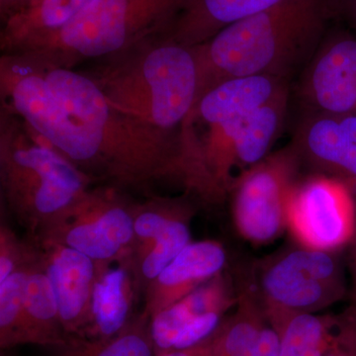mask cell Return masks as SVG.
Here are the masks:
<instances>
[{"mask_svg": "<svg viewBox=\"0 0 356 356\" xmlns=\"http://www.w3.org/2000/svg\"><path fill=\"white\" fill-rule=\"evenodd\" d=\"M42 259L57 297L60 320L69 337H83L92 318L93 299L102 267L74 248L39 243Z\"/></svg>", "mask_w": 356, "mask_h": 356, "instance_id": "cell-14", "label": "cell"}, {"mask_svg": "<svg viewBox=\"0 0 356 356\" xmlns=\"http://www.w3.org/2000/svg\"><path fill=\"white\" fill-rule=\"evenodd\" d=\"M289 90L247 115L209 129L199 145L208 175L226 197L236 180L266 159L277 139L286 117Z\"/></svg>", "mask_w": 356, "mask_h": 356, "instance_id": "cell-9", "label": "cell"}, {"mask_svg": "<svg viewBox=\"0 0 356 356\" xmlns=\"http://www.w3.org/2000/svg\"><path fill=\"white\" fill-rule=\"evenodd\" d=\"M95 0H36L4 21L3 48L17 49L62 29Z\"/></svg>", "mask_w": 356, "mask_h": 356, "instance_id": "cell-21", "label": "cell"}, {"mask_svg": "<svg viewBox=\"0 0 356 356\" xmlns=\"http://www.w3.org/2000/svg\"><path fill=\"white\" fill-rule=\"evenodd\" d=\"M283 0H189L166 36L188 47L206 43L224 28Z\"/></svg>", "mask_w": 356, "mask_h": 356, "instance_id": "cell-19", "label": "cell"}, {"mask_svg": "<svg viewBox=\"0 0 356 356\" xmlns=\"http://www.w3.org/2000/svg\"><path fill=\"white\" fill-rule=\"evenodd\" d=\"M334 252L298 245L262 264L252 288L278 332L294 316L318 313L343 296V269Z\"/></svg>", "mask_w": 356, "mask_h": 356, "instance_id": "cell-6", "label": "cell"}, {"mask_svg": "<svg viewBox=\"0 0 356 356\" xmlns=\"http://www.w3.org/2000/svg\"><path fill=\"white\" fill-rule=\"evenodd\" d=\"M163 38L132 72L102 90L115 108L187 143V121L199 95L195 48Z\"/></svg>", "mask_w": 356, "mask_h": 356, "instance_id": "cell-3", "label": "cell"}, {"mask_svg": "<svg viewBox=\"0 0 356 356\" xmlns=\"http://www.w3.org/2000/svg\"><path fill=\"white\" fill-rule=\"evenodd\" d=\"M191 218H184L172 225L159 236L149 248L146 254L132 261L135 277L140 284L149 286L177 257L187 245L191 243Z\"/></svg>", "mask_w": 356, "mask_h": 356, "instance_id": "cell-27", "label": "cell"}, {"mask_svg": "<svg viewBox=\"0 0 356 356\" xmlns=\"http://www.w3.org/2000/svg\"><path fill=\"white\" fill-rule=\"evenodd\" d=\"M24 313L30 344L57 348L67 341L69 336L63 327L57 297L47 273L42 254L33 266L28 280Z\"/></svg>", "mask_w": 356, "mask_h": 356, "instance_id": "cell-22", "label": "cell"}, {"mask_svg": "<svg viewBox=\"0 0 356 356\" xmlns=\"http://www.w3.org/2000/svg\"><path fill=\"white\" fill-rule=\"evenodd\" d=\"M301 159L292 145L250 168L236 180L232 214L236 231L255 245L273 242L287 229V207Z\"/></svg>", "mask_w": 356, "mask_h": 356, "instance_id": "cell-7", "label": "cell"}, {"mask_svg": "<svg viewBox=\"0 0 356 356\" xmlns=\"http://www.w3.org/2000/svg\"><path fill=\"white\" fill-rule=\"evenodd\" d=\"M228 254L221 243L191 242L147 287L145 313L153 318L222 273Z\"/></svg>", "mask_w": 356, "mask_h": 356, "instance_id": "cell-16", "label": "cell"}, {"mask_svg": "<svg viewBox=\"0 0 356 356\" xmlns=\"http://www.w3.org/2000/svg\"><path fill=\"white\" fill-rule=\"evenodd\" d=\"M287 229L300 247L336 252L353 240L356 204L341 178L318 175L297 182L287 207Z\"/></svg>", "mask_w": 356, "mask_h": 356, "instance_id": "cell-10", "label": "cell"}, {"mask_svg": "<svg viewBox=\"0 0 356 356\" xmlns=\"http://www.w3.org/2000/svg\"><path fill=\"white\" fill-rule=\"evenodd\" d=\"M136 208L108 192H88L37 236L38 243L65 245L102 267L132 254Z\"/></svg>", "mask_w": 356, "mask_h": 356, "instance_id": "cell-8", "label": "cell"}, {"mask_svg": "<svg viewBox=\"0 0 356 356\" xmlns=\"http://www.w3.org/2000/svg\"><path fill=\"white\" fill-rule=\"evenodd\" d=\"M243 356H280V334L271 323L266 325L254 348Z\"/></svg>", "mask_w": 356, "mask_h": 356, "instance_id": "cell-29", "label": "cell"}, {"mask_svg": "<svg viewBox=\"0 0 356 356\" xmlns=\"http://www.w3.org/2000/svg\"><path fill=\"white\" fill-rule=\"evenodd\" d=\"M11 96L18 113L56 151L74 165L96 172L102 143L67 111L51 92L44 76L27 72L15 81Z\"/></svg>", "mask_w": 356, "mask_h": 356, "instance_id": "cell-11", "label": "cell"}, {"mask_svg": "<svg viewBox=\"0 0 356 356\" xmlns=\"http://www.w3.org/2000/svg\"><path fill=\"white\" fill-rule=\"evenodd\" d=\"M156 356H212L209 339L186 350H172Z\"/></svg>", "mask_w": 356, "mask_h": 356, "instance_id": "cell-31", "label": "cell"}, {"mask_svg": "<svg viewBox=\"0 0 356 356\" xmlns=\"http://www.w3.org/2000/svg\"><path fill=\"white\" fill-rule=\"evenodd\" d=\"M236 307L235 313L225 318L209 339L212 356L247 355L270 323L252 286L243 288L242 292L238 293Z\"/></svg>", "mask_w": 356, "mask_h": 356, "instance_id": "cell-23", "label": "cell"}, {"mask_svg": "<svg viewBox=\"0 0 356 356\" xmlns=\"http://www.w3.org/2000/svg\"><path fill=\"white\" fill-rule=\"evenodd\" d=\"M36 0H0V11H1V19L6 20L7 18L19 13L25 7L30 6Z\"/></svg>", "mask_w": 356, "mask_h": 356, "instance_id": "cell-30", "label": "cell"}, {"mask_svg": "<svg viewBox=\"0 0 356 356\" xmlns=\"http://www.w3.org/2000/svg\"><path fill=\"white\" fill-rule=\"evenodd\" d=\"M339 15V0H283L224 28L194 47L199 96L235 77L271 76L289 81L315 55Z\"/></svg>", "mask_w": 356, "mask_h": 356, "instance_id": "cell-1", "label": "cell"}, {"mask_svg": "<svg viewBox=\"0 0 356 356\" xmlns=\"http://www.w3.org/2000/svg\"><path fill=\"white\" fill-rule=\"evenodd\" d=\"M44 79L67 111L102 142L96 172L123 184L168 178L191 191L194 168L184 140L115 108L104 91L86 76L58 67Z\"/></svg>", "mask_w": 356, "mask_h": 356, "instance_id": "cell-2", "label": "cell"}, {"mask_svg": "<svg viewBox=\"0 0 356 356\" xmlns=\"http://www.w3.org/2000/svg\"><path fill=\"white\" fill-rule=\"evenodd\" d=\"M1 181L11 210L37 238L83 197L89 179L56 149L3 142Z\"/></svg>", "mask_w": 356, "mask_h": 356, "instance_id": "cell-5", "label": "cell"}, {"mask_svg": "<svg viewBox=\"0 0 356 356\" xmlns=\"http://www.w3.org/2000/svg\"><path fill=\"white\" fill-rule=\"evenodd\" d=\"M193 211L180 201H161L136 208L134 218L132 261L146 254L154 241L172 225L184 218H191Z\"/></svg>", "mask_w": 356, "mask_h": 356, "instance_id": "cell-26", "label": "cell"}, {"mask_svg": "<svg viewBox=\"0 0 356 356\" xmlns=\"http://www.w3.org/2000/svg\"><path fill=\"white\" fill-rule=\"evenodd\" d=\"M353 241H355V248H353V268H355V281H356V233L355 238H353ZM355 287H356V283H355Z\"/></svg>", "mask_w": 356, "mask_h": 356, "instance_id": "cell-33", "label": "cell"}, {"mask_svg": "<svg viewBox=\"0 0 356 356\" xmlns=\"http://www.w3.org/2000/svg\"><path fill=\"white\" fill-rule=\"evenodd\" d=\"M292 146L301 163L356 180V115L307 112Z\"/></svg>", "mask_w": 356, "mask_h": 356, "instance_id": "cell-15", "label": "cell"}, {"mask_svg": "<svg viewBox=\"0 0 356 356\" xmlns=\"http://www.w3.org/2000/svg\"><path fill=\"white\" fill-rule=\"evenodd\" d=\"M189 0H95L62 29L21 47L24 53L102 57L165 35Z\"/></svg>", "mask_w": 356, "mask_h": 356, "instance_id": "cell-4", "label": "cell"}, {"mask_svg": "<svg viewBox=\"0 0 356 356\" xmlns=\"http://www.w3.org/2000/svg\"><path fill=\"white\" fill-rule=\"evenodd\" d=\"M280 334V356H356V310L294 316Z\"/></svg>", "mask_w": 356, "mask_h": 356, "instance_id": "cell-17", "label": "cell"}, {"mask_svg": "<svg viewBox=\"0 0 356 356\" xmlns=\"http://www.w3.org/2000/svg\"><path fill=\"white\" fill-rule=\"evenodd\" d=\"M40 248L26 245L6 225L0 228V283L13 273L18 267L33 261L39 254Z\"/></svg>", "mask_w": 356, "mask_h": 356, "instance_id": "cell-28", "label": "cell"}, {"mask_svg": "<svg viewBox=\"0 0 356 356\" xmlns=\"http://www.w3.org/2000/svg\"><path fill=\"white\" fill-rule=\"evenodd\" d=\"M229 276L224 273L204 283L184 299L151 318L156 355L186 350L209 339L238 303Z\"/></svg>", "mask_w": 356, "mask_h": 356, "instance_id": "cell-12", "label": "cell"}, {"mask_svg": "<svg viewBox=\"0 0 356 356\" xmlns=\"http://www.w3.org/2000/svg\"><path fill=\"white\" fill-rule=\"evenodd\" d=\"M33 261L18 267L3 282L0 283V348L9 350L20 344H30L26 329L24 302L26 287L33 266Z\"/></svg>", "mask_w": 356, "mask_h": 356, "instance_id": "cell-25", "label": "cell"}, {"mask_svg": "<svg viewBox=\"0 0 356 356\" xmlns=\"http://www.w3.org/2000/svg\"><path fill=\"white\" fill-rule=\"evenodd\" d=\"M128 259L117 268L109 267L100 276L95 287L92 318L83 337L108 339L118 334L133 318L132 276Z\"/></svg>", "mask_w": 356, "mask_h": 356, "instance_id": "cell-20", "label": "cell"}, {"mask_svg": "<svg viewBox=\"0 0 356 356\" xmlns=\"http://www.w3.org/2000/svg\"><path fill=\"white\" fill-rule=\"evenodd\" d=\"M53 348V356H156L151 317L144 311L108 339L72 336L64 344Z\"/></svg>", "mask_w": 356, "mask_h": 356, "instance_id": "cell-24", "label": "cell"}, {"mask_svg": "<svg viewBox=\"0 0 356 356\" xmlns=\"http://www.w3.org/2000/svg\"><path fill=\"white\" fill-rule=\"evenodd\" d=\"M299 96L307 112L356 115V34L327 31L304 69Z\"/></svg>", "mask_w": 356, "mask_h": 356, "instance_id": "cell-13", "label": "cell"}, {"mask_svg": "<svg viewBox=\"0 0 356 356\" xmlns=\"http://www.w3.org/2000/svg\"><path fill=\"white\" fill-rule=\"evenodd\" d=\"M289 81L271 76L235 77L215 84L199 96L189 120L216 127L261 108L284 91Z\"/></svg>", "mask_w": 356, "mask_h": 356, "instance_id": "cell-18", "label": "cell"}, {"mask_svg": "<svg viewBox=\"0 0 356 356\" xmlns=\"http://www.w3.org/2000/svg\"><path fill=\"white\" fill-rule=\"evenodd\" d=\"M339 15L343 16L356 34V0H339Z\"/></svg>", "mask_w": 356, "mask_h": 356, "instance_id": "cell-32", "label": "cell"}]
</instances>
